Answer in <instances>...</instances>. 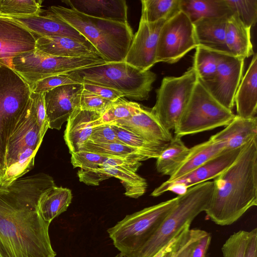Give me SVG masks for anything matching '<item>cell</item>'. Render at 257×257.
Wrapping results in <instances>:
<instances>
[{"mask_svg": "<svg viewBox=\"0 0 257 257\" xmlns=\"http://www.w3.org/2000/svg\"><path fill=\"white\" fill-rule=\"evenodd\" d=\"M56 186L44 173L0 184V251L4 257H55L49 227L37 208L41 196Z\"/></svg>", "mask_w": 257, "mask_h": 257, "instance_id": "6da1fadb", "label": "cell"}, {"mask_svg": "<svg viewBox=\"0 0 257 257\" xmlns=\"http://www.w3.org/2000/svg\"><path fill=\"white\" fill-rule=\"evenodd\" d=\"M207 217L229 225L257 205V137L242 148L235 162L213 179Z\"/></svg>", "mask_w": 257, "mask_h": 257, "instance_id": "7a4b0ae2", "label": "cell"}, {"mask_svg": "<svg viewBox=\"0 0 257 257\" xmlns=\"http://www.w3.org/2000/svg\"><path fill=\"white\" fill-rule=\"evenodd\" d=\"M49 11L79 32L106 63L124 61L134 36L128 22L96 18L61 6Z\"/></svg>", "mask_w": 257, "mask_h": 257, "instance_id": "3957f363", "label": "cell"}, {"mask_svg": "<svg viewBox=\"0 0 257 257\" xmlns=\"http://www.w3.org/2000/svg\"><path fill=\"white\" fill-rule=\"evenodd\" d=\"M213 189V182L207 181L190 187L185 193L178 195L175 206L152 236L132 257H153L206 210Z\"/></svg>", "mask_w": 257, "mask_h": 257, "instance_id": "277c9868", "label": "cell"}, {"mask_svg": "<svg viewBox=\"0 0 257 257\" xmlns=\"http://www.w3.org/2000/svg\"><path fill=\"white\" fill-rule=\"evenodd\" d=\"M177 196L126 215L107 232L116 248L132 257L148 240L177 203Z\"/></svg>", "mask_w": 257, "mask_h": 257, "instance_id": "5b68a950", "label": "cell"}, {"mask_svg": "<svg viewBox=\"0 0 257 257\" xmlns=\"http://www.w3.org/2000/svg\"><path fill=\"white\" fill-rule=\"evenodd\" d=\"M83 82L105 86L130 99L147 100L157 75L142 71L124 61L105 63L77 70Z\"/></svg>", "mask_w": 257, "mask_h": 257, "instance_id": "8992f818", "label": "cell"}, {"mask_svg": "<svg viewBox=\"0 0 257 257\" xmlns=\"http://www.w3.org/2000/svg\"><path fill=\"white\" fill-rule=\"evenodd\" d=\"M43 140L31 97L23 116L9 140L6 155V170L0 184L9 185L32 169Z\"/></svg>", "mask_w": 257, "mask_h": 257, "instance_id": "52a82bcc", "label": "cell"}, {"mask_svg": "<svg viewBox=\"0 0 257 257\" xmlns=\"http://www.w3.org/2000/svg\"><path fill=\"white\" fill-rule=\"evenodd\" d=\"M31 94L29 85L13 69L0 67V170L3 177L6 170L9 140L30 102Z\"/></svg>", "mask_w": 257, "mask_h": 257, "instance_id": "ba28073f", "label": "cell"}, {"mask_svg": "<svg viewBox=\"0 0 257 257\" xmlns=\"http://www.w3.org/2000/svg\"><path fill=\"white\" fill-rule=\"evenodd\" d=\"M235 115L219 103L198 79L190 99L174 129L183 136L225 126Z\"/></svg>", "mask_w": 257, "mask_h": 257, "instance_id": "9c48e42d", "label": "cell"}, {"mask_svg": "<svg viewBox=\"0 0 257 257\" xmlns=\"http://www.w3.org/2000/svg\"><path fill=\"white\" fill-rule=\"evenodd\" d=\"M106 63L102 59L66 58L45 53L37 49L15 56L13 69L29 85L53 75L68 73Z\"/></svg>", "mask_w": 257, "mask_h": 257, "instance_id": "30bf717a", "label": "cell"}, {"mask_svg": "<svg viewBox=\"0 0 257 257\" xmlns=\"http://www.w3.org/2000/svg\"><path fill=\"white\" fill-rule=\"evenodd\" d=\"M198 78L194 67L178 77L167 76L156 90V100L150 110L168 130H174L187 105Z\"/></svg>", "mask_w": 257, "mask_h": 257, "instance_id": "8fae6325", "label": "cell"}, {"mask_svg": "<svg viewBox=\"0 0 257 257\" xmlns=\"http://www.w3.org/2000/svg\"><path fill=\"white\" fill-rule=\"evenodd\" d=\"M197 47L193 23L180 11L167 20L161 30L156 62L175 63Z\"/></svg>", "mask_w": 257, "mask_h": 257, "instance_id": "7c38bea8", "label": "cell"}, {"mask_svg": "<svg viewBox=\"0 0 257 257\" xmlns=\"http://www.w3.org/2000/svg\"><path fill=\"white\" fill-rule=\"evenodd\" d=\"M244 59L218 53L216 73L210 80L202 82L211 95L222 106L232 110L234 98L242 78Z\"/></svg>", "mask_w": 257, "mask_h": 257, "instance_id": "4fadbf2b", "label": "cell"}, {"mask_svg": "<svg viewBox=\"0 0 257 257\" xmlns=\"http://www.w3.org/2000/svg\"><path fill=\"white\" fill-rule=\"evenodd\" d=\"M244 146L224 150L186 175L174 180L163 182L154 189L151 195L158 197L167 191L182 195L190 187L214 179L235 162Z\"/></svg>", "mask_w": 257, "mask_h": 257, "instance_id": "5bb4252c", "label": "cell"}, {"mask_svg": "<svg viewBox=\"0 0 257 257\" xmlns=\"http://www.w3.org/2000/svg\"><path fill=\"white\" fill-rule=\"evenodd\" d=\"M167 21L161 20L154 23L140 21L124 61L142 71L150 70L157 63L159 37Z\"/></svg>", "mask_w": 257, "mask_h": 257, "instance_id": "9a60e30c", "label": "cell"}, {"mask_svg": "<svg viewBox=\"0 0 257 257\" xmlns=\"http://www.w3.org/2000/svg\"><path fill=\"white\" fill-rule=\"evenodd\" d=\"M37 37L10 17L0 16V64L12 68V59L36 48Z\"/></svg>", "mask_w": 257, "mask_h": 257, "instance_id": "2e32d148", "label": "cell"}, {"mask_svg": "<svg viewBox=\"0 0 257 257\" xmlns=\"http://www.w3.org/2000/svg\"><path fill=\"white\" fill-rule=\"evenodd\" d=\"M83 85L67 84L45 93V104L49 128L60 130L76 108H79Z\"/></svg>", "mask_w": 257, "mask_h": 257, "instance_id": "e0dca14e", "label": "cell"}, {"mask_svg": "<svg viewBox=\"0 0 257 257\" xmlns=\"http://www.w3.org/2000/svg\"><path fill=\"white\" fill-rule=\"evenodd\" d=\"M36 48L49 55L77 58L102 59L89 42H83L66 36L37 38Z\"/></svg>", "mask_w": 257, "mask_h": 257, "instance_id": "ac0fdd59", "label": "cell"}, {"mask_svg": "<svg viewBox=\"0 0 257 257\" xmlns=\"http://www.w3.org/2000/svg\"><path fill=\"white\" fill-rule=\"evenodd\" d=\"M67 122L64 138L70 154L79 151L93 129L103 123L101 114L80 108L74 109Z\"/></svg>", "mask_w": 257, "mask_h": 257, "instance_id": "d6986e66", "label": "cell"}, {"mask_svg": "<svg viewBox=\"0 0 257 257\" xmlns=\"http://www.w3.org/2000/svg\"><path fill=\"white\" fill-rule=\"evenodd\" d=\"M112 124L121 126L150 142L164 144L170 142L173 137L152 113L150 110L141 108L128 118L119 120Z\"/></svg>", "mask_w": 257, "mask_h": 257, "instance_id": "ffe728a7", "label": "cell"}, {"mask_svg": "<svg viewBox=\"0 0 257 257\" xmlns=\"http://www.w3.org/2000/svg\"><path fill=\"white\" fill-rule=\"evenodd\" d=\"M12 18L27 28L37 38L66 36L81 41L89 42L76 29L49 11H47L44 15Z\"/></svg>", "mask_w": 257, "mask_h": 257, "instance_id": "44dd1931", "label": "cell"}, {"mask_svg": "<svg viewBox=\"0 0 257 257\" xmlns=\"http://www.w3.org/2000/svg\"><path fill=\"white\" fill-rule=\"evenodd\" d=\"M70 8L88 16L126 23L127 6L124 0H65Z\"/></svg>", "mask_w": 257, "mask_h": 257, "instance_id": "7402d4cb", "label": "cell"}, {"mask_svg": "<svg viewBox=\"0 0 257 257\" xmlns=\"http://www.w3.org/2000/svg\"><path fill=\"white\" fill-rule=\"evenodd\" d=\"M229 17L203 18L193 23L197 46L230 54L225 41L226 24Z\"/></svg>", "mask_w": 257, "mask_h": 257, "instance_id": "603a6c76", "label": "cell"}, {"mask_svg": "<svg viewBox=\"0 0 257 257\" xmlns=\"http://www.w3.org/2000/svg\"><path fill=\"white\" fill-rule=\"evenodd\" d=\"M237 115L243 118L256 116L257 109V55L254 54L242 76L234 98Z\"/></svg>", "mask_w": 257, "mask_h": 257, "instance_id": "cb8c5ba5", "label": "cell"}, {"mask_svg": "<svg viewBox=\"0 0 257 257\" xmlns=\"http://www.w3.org/2000/svg\"><path fill=\"white\" fill-rule=\"evenodd\" d=\"M256 137V117L243 118L235 115L224 129L211 137L222 143L225 150H231L244 146Z\"/></svg>", "mask_w": 257, "mask_h": 257, "instance_id": "d4e9b609", "label": "cell"}, {"mask_svg": "<svg viewBox=\"0 0 257 257\" xmlns=\"http://www.w3.org/2000/svg\"><path fill=\"white\" fill-rule=\"evenodd\" d=\"M250 29L245 27L234 15L228 18L225 41L231 55L244 59L253 55Z\"/></svg>", "mask_w": 257, "mask_h": 257, "instance_id": "484cf974", "label": "cell"}, {"mask_svg": "<svg viewBox=\"0 0 257 257\" xmlns=\"http://www.w3.org/2000/svg\"><path fill=\"white\" fill-rule=\"evenodd\" d=\"M224 150L222 143L210 137L208 141L190 148L189 153L185 161L167 181H171L186 175Z\"/></svg>", "mask_w": 257, "mask_h": 257, "instance_id": "4316f807", "label": "cell"}, {"mask_svg": "<svg viewBox=\"0 0 257 257\" xmlns=\"http://www.w3.org/2000/svg\"><path fill=\"white\" fill-rule=\"evenodd\" d=\"M72 198L69 189L55 186L41 196L38 212L44 220L50 223L54 218L67 210Z\"/></svg>", "mask_w": 257, "mask_h": 257, "instance_id": "83f0119b", "label": "cell"}, {"mask_svg": "<svg viewBox=\"0 0 257 257\" xmlns=\"http://www.w3.org/2000/svg\"><path fill=\"white\" fill-rule=\"evenodd\" d=\"M180 9L192 23L203 18L232 15L225 0H180Z\"/></svg>", "mask_w": 257, "mask_h": 257, "instance_id": "f1b7e54d", "label": "cell"}, {"mask_svg": "<svg viewBox=\"0 0 257 257\" xmlns=\"http://www.w3.org/2000/svg\"><path fill=\"white\" fill-rule=\"evenodd\" d=\"M190 152L181 138L174 136L157 158V171L171 176L185 161Z\"/></svg>", "mask_w": 257, "mask_h": 257, "instance_id": "f546056e", "label": "cell"}, {"mask_svg": "<svg viewBox=\"0 0 257 257\" xmlns=\"http://www.w3.org/2000/svg\"><path fill=\"white\" fill-rule=\"evenodd\" d=\"M109 178L118 179L125 189L124 194L129 197L138 198L146 192L147 183L132 169L117 166L99 168Z\"/></svg>", "mask_w": 257, "mask_h": 257, "instance_id": "4dcf8cb0", "label": "cell"}, {"mask_svg": "<svg viewBox=\"0 0 257 257\" xmlns=\"http://www.w3.org/2000/svg\"><path fill=\"white\" fill-rule=\"evenodd\" d=\"M140 21L154 23L168 20L180 11V0H142Z\"/></svg>", "mask_w": 257, "mask_h": 257, "instance_id": "1f68e13d", "label": "cell"}, {"mask_svg": "<svg viewBox=\"0 0 257 257\" xmlns=\"http://www.w3.org/2000/svg\"><path fill=\"white\" fill-rule=\"evenodd\" d=\"M110 124L121 144L138 150L148 159H157L168 143L159 144L150 142L120 125Z\"/></svg>", "mask_w": 257, "mask_h": 257, "instance_id": "d6a6232c", "label": "cell"}, {"mask_svg": "<svg viewBox=\"0 0 257 257\" xmlns=\"http://www.w3.org/2000/svg\"><path fill=\"white\" fill-rule=\"evenodd\" d=\"M80 151H87L109 157L136 158L141 161L148 159L138 150L119 143L99 144L88 141Z\"/></svg>", "mask_w": 257, "mask_h": 257, "instance_id": "836d02e7", "label": "cell"}, {"mask_svg": "<svg viewBox=\"0 0 257 257\" xmlns=\"http://www.w3.org/2000/svg\"><path fill=\"white\" fill-rule=\"evenodd\" d=\"M218 53L200 46L195 48L192 66L201 82H207L215 75L218 64Z\"/></svg>", "mask_w": 257, "mask_h": 257, "instance_id": "e575fe53", "label": "cell"}, {"mask_svg": "<svg viewBox=\"0 0 257 257\" xmlns=\"http://www.w3.org/2000/svg\"><path fill=\"white\" fill-rule=\"evenodd\" d=\"M42 1L0 0V16L25 17L41 15Z\"/></svg>", "mask_w": 257, "mask_h": 257, "instance_id": "d590c367", "label": "cell"}, {"mask_svg": "<svg viewBox=\"0 0 257 257\" xmlns=\"http://www.w3.org/2000/svg\"><path fill=\"white\" fill-rule=\"evenodd\" d=\"M232 15L246 27L251 29L257 21L256 0H225Z\"/></svg>", "mask_w": 257, "mask_h": 257, "instance_id": "8d00e7d4", "label": "cell"}, {"mask_svg": "<svg viewBox=\"0 0 257 257\" xmlns=\"http://www.w3.org/2000/svg\"><path fill=\"white\" fill-rule=\"evenodd\" d=\"M73 84H83V79L77 70L41 79L36 82L31 90L34 93H45L58 86Z\"/></svg>", "mask_w": 257, "mask_h": 257, "instance_id": "74e56055", "label": "cell"}, {"mask_svg": "<svg viewBox=\"0 0 257 257\" xmlns=\"http://www.w3.org/2000/svg\"><path fill=\"white\" fill-rule=\"evenodd\" d=\"M141 108L140 104L120 98L112 103L102 115V120L103 123L112 124L117 120L128 118Z\"/></svg>", "mask_w": 257, "mask_h": 257, "instance_id": "f35d334b", "label": "cell"}, {"mask_svg": "<svg viewBox=\"0 0 257 257\" xmlns=\"http://www.w3.org/2000/svg\"><path fill=\"white\" fill-rule=\"evenodd\" d=\"M253 229L239 230L231 234L221 247L223 257H245Z\"/></svg>", "mask_w": 257, "mask_h": 257, "instance_id": "ab89813d", "label": "cell"}, {"mask_svg": "<svg viewBox=\"0 0 257 257\" xmlns=\"http://www.w3.org/2000/svg\"><path fill=\"white\" fill-rule=\"evenodd\" d=\"M71 155V163L73 167L83 169H97L109 157L87 151H79Z\"/></svg>", "mask_w": 257, "mask_h": 257, "instance_id": "60d3db41", "label": "cell"}, {"mask_svg": "<svg viewBox=\"0 0 257 257\" xmlns=\"http://www.w3.org/2000/svg\"><path fill=\"white\" fill-rule=\"evenodd\" d=\"M112 102L83 89L80 98L79 108L82 110L96 112L102 115Z\"/></svg>", "mask_w": 257, "mask_h": 257, "instance_id": "b9f144b4", "label": "cell"}, {"mask_svg": "<svg viewBox=\"0 0 257 257\" xmlns=\"http://www.w3.org/2000/svg\"><path fill=\"white\" fill-rule=\"evenodd\" d=\"M31 97L34 104L37 123L41 135L44 138L49 128L45 104V93H37L31 91Z\"/></svg>", "mask_w": 257, "mask_h": 257, "instance_id": "7bdbcfd3", "label": "cell"}, {"mask_svg": "<svg viewBox=\"0 0 257 257\" xmlns=\"http://www.w3.org/2000/svg\"><path fill=\"white\" fill-rule=\"evenodd\" d=\"M88 141L99 144H121L117 139L116 133L110 124L105 123L98 125L93 129Z\"/></svg>", "mask_w": 257, "mask_h": 257, "instance_id": "ee69618b", "label": "cell"}, {"mask_svg": "<svg viewBox=\"0 0 257 257\" xmlns=\"http://www.w3.org/2000/svg\"><path fill=\"white\" fill-rule=\"evenodd\" d=\"M79 181L88 185L97 186L103 180L109 178L99 168L80 169L77 172Z\"/></svg>", "mask_w": 257, "mask_h": 257, "instance_id": "f6af8a7d", "label": "cell"}, {"mask_svg": "<svg viewBox=\"0 0 257 257\" xmlns=\"http://www.w3.org/2000/svg\"><path fill=\"white\" fill-rule=\"evenodd\" d=\"M83 89L95 94L100 97L114 102L123 97L122 94L111 88L83 82Z\"/></svg>", "mask_w": 257, "mask_h": 257, "instance_id": "bcb514c9", "label": "cell"}, {"mask_svg": "<svg viewBox=\"0 0 257 257\" xmlns=\"http://www.w3.org/2000/svg\"><path fill=\"white\" fill-rule=\"evenodd\" d=\"M190 225V224H187L177 235L166 245L163 246L153 257H164L166 254L172 250L188 232Z\"/></svg>", "mask_w": 257, "mask_h": 257, "instance_id": "7dc6e473", "label": "cell"}, {"mask_svg": "<svg viewBox=\"0 0 257 257\" xmlns=\"http://www.w3.org/2000/svg\"><path fill=\"white\" fill-rule=\"evenodd\" d=\"M211 240V236L209 233L202 237L196 243L190 257H205Z\"/></svg>", "mask_w": 257, "mask_h": 257, "instance_id": "c3c4849f", "label": "cell"}, {"mask_svg": "<svg viewBox=\"0 0 257 257\" xmlns=\"http://www.w3.org/2000/svg\"><path fill=\"white\" fill-rule=\"evenodd\" d=\"M252 235L249 241L245 257H257V229H253Z\"/></svg>", "mask_w": 257, "mask_h": 257, "instance_id": "681fc988", "label": "cell"}, {"mask_svg": "<svg viewBox=\"0 0 257 257\" xmlns=\"http://www.w3.org/2000/svg\"><path fill=\"white\" fill-rule=\"evenodd\" d=\"M199 239L195 240L189 244L177 257H190L194 246Z\"/></svg>", "mask_w": 257, "mask_h": 257, "instance_id": "f907efd6", "label": "cell"}, {"mask_svg": "<svg viewBox=\"0 0 257 257\" xmlns=\"http://www.w3.org/2000/svg\"><path fill=\"white\" fill-rule=\"evenodd\" d=\"M113 257H124L123 255H122L120 253H119L118 254H116L115 256Z\"/></svg>", "mask_w": 257, "mask_h": 257, "instance_id": "816d5d0a", "label": "cell"}, {"mask_svg": "<svg viewBox=\"0 0 257 257\" xmlns=\"http://www.w3.org/2000/svg\"><path fill=\"white\" fill-rule=\"evenodd\" d=\"M2 177H3V175H2V173L1 171L0 170V184L1 183Z\"/></svg>", "mask_w": 257, "mask_h": 257, "instance_id": "f5cc1de1", "label": "cell"}, {"mask_svg": "<svg viewBox=\"0 0 257 257\" xmlns=\"http://www.w3.org/2000/svg\"><path fill=\"white\" fill-rule=\"evenodd\" d=\"M0 257H4L1 251H0Z\"/></svg>", "mask_w": 257, "mask_h": 257, "instance_id": "db71d44e", "label": "cell"}, {"mask_svg": "<svg viewBox=\"0 0 257 257\" xmlns=\"http://www.w3.org/2000/svg\"><path fill=\"white\" fill-rule=\"evenodd\" d=\"M4 66V65H1V64H0V67H1V66Z\"/></svg>", "mask_w": 257, "mask_h": 257, "instance_id": "11a10c76", "label": "cell"}, {"mask_svg": "<svg viewBox=\"0 0 257 257\" xmlns=\"http://www.w3.org/2000/svg\"></svg>", "mask_w": 257, "mask_h": 257, "instance_id": "9f6ffc18", "label": "cell"}]
</instances>
